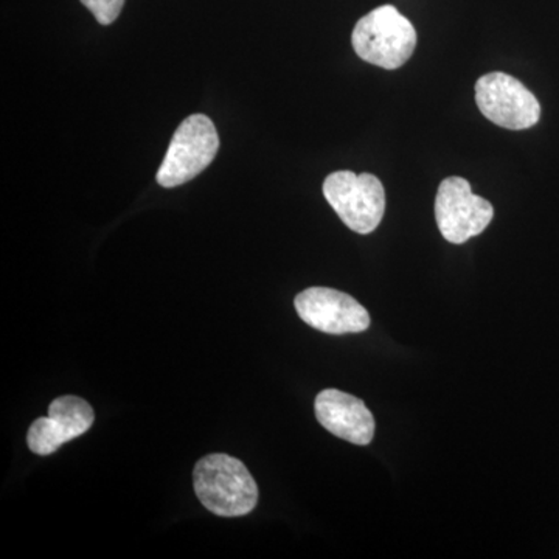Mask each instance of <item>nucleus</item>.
Segmentation results:
<instances>
[{
	"mask_svg": "<svg viewBox=\"0 0 559 559\" xmlns=\"http://www.w3.org/2000/svg\"><path fill=\"white\" fill-rule=\"evenodd\" d=\"M318 421L333 436L366 447L374 437V418L362 400L336 389L320 392L314 404Z\"/></svg>",
	"mask_w": 559,
	"mask_h": 559,
	"instance_id": "nucleus-9",
	"label": "nucleus"
},
{
	"mask_svg": "<svg viewBox=\"0 0 559 559\" xmlns=\"http://www.w3.org/2000/svg\"><path fill=\"white\" fill-rule=\"evenodd\" d=\"M95 421L94 409L80 396L66 395L51 401L49 417H40L31 426L27 444L38 455H50L62 444L83 436Z\"/></svg>",
	"mask_w": 559,
	"mask_h": 559,
	"instance_id": "nucleus-8",
	"label": "nucleus"
},
{
	"mask_svg": "<svg viewBox=\"0 0 559 559\" xmlns=\"http://www.w3.org/2000/svg\"><path fill=\"white\" fill-rule=\"evenodd\" d=\"M352 44L360 60L393 70L411 60L417 47V32L395 7L384 5L360 17Z\"/></svg>",
	"mask_w": 559,
	"mask_h": 559,
	"instance_id": "nucleus-2",
	"label": "nucleus"
},
{
	"mask_svg": "<svg viewBox=\"0 0 559 559\" xmlns=\"http://www.w3.org/2000/svg\"><path fill=\"white\" fill-rule=\"evenodd\" d=\"M194 491L202 506L221 518L246 516L259 502V487L241 460L210 454L193 471Z\"/></svg>",
	"mask_w": 559,
	"mask_h": 559,
	"instance_id": "nucleus-1",
	"label": "nucleus"
},
{
	"mask_svg": "<svg viewBox=\"0 0 559 559\" xmlns=\"http://www.w3.org/2000/svg\"><path fill=\"white\" fill-rule=\"evenodd\" d=\"M476 103L489 121L506 130H528L540 119L538 98L507 73L492 72L477 80Z\"/></svg>",
	"mask_w": 559,
	"mask_h": 559,
	"instance_id": "nucleus-6",
	"label": "nucleus"
},
{
	"mask_svg": "<svg viewBox=\"0 0 559 559\" xmlns=\"http://www.w3.org/2000/svg\"><path fill=\"white\" fill-rule=\"evenodd\" d=\"M495 218L491 202L477 197L468 180L451 176L440 183L436 198V221L444 240L463 245L487 229Z\"/></svg>",
	"mask_w": 559,
	"mask_h": 559,
	"instance_id": "nucleus-5",
	"label": "nucleus"
},
{
	"mask_svg": "<svg viewBox=\"0 0 559 559\" xmlns=\"http://www.w3.org/2000/svg\"><path fill=\"white\" fill-rule=\"evenodd\" d=\"M218 150L219 138L213 121L202 114L187 117L173 135L157 171V182L165 189L189 182L212 164Z\"/></svg>",
	"mask_w": 559,
	"mask_h": 559,
	"instance_id": "nucleus-3",
	"label": "nucleus"
},
{
	"mask_svg": "<svg viewBox=\"0 0 559 559\" xmlns=\"http://www.w3.org/2000/svg\"><path fill=\"white\" fill-rule=\"evenodd\" d=\"M294 305L299 318L322 333H362L370 326L369 311L358 300L337 289L301 290Z\"/></svg>",
	"mask_w": 559,
	"mask_h": 559,
	"instance_id": "nucleus-7",
	"label": "nucleus"
},
{
	"mask_svg": "<svg viewBox=\"0 0 559 559\" xmlns=\"http://www.w3.org/2000/svg\"><path fill=\"white\" fill-rule=\"evenodd\" d=\"M323 197L342 223L356 234L369 235L377 230L384 216V187L369 173H331L323 182Z\"/></svg>",
	"mask_w": 559,
	"mask_h": 559,
	"instance_id": "nucleus-4",
	"label": "nucleus"
},
{
	"mask_svg": "<svg viewBox=\"0 0 559 559\" xmlns=\"http://www.w3.org/2000/svg\"><path fill=\"white\" fill-rule=\"evenodd\" d=\"M102 25H110L120 16L124 0H81Z\"/></svg>",
	"mask_w": 559,
	"mask_h": 559,
	"instance_id": "nucleus-10",
	"label": "nucleus"
}]
</instances>
